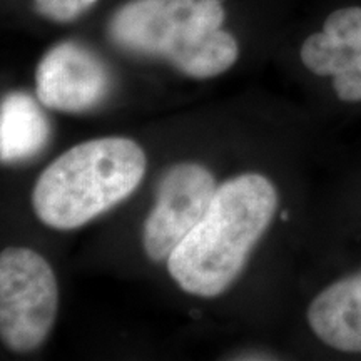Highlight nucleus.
<instances>
[{
	"instance_id": "obj_1",
	"label": "nucleus",
	"mask_w": 361,
	"mask_h": 361,
	"mask_svg": "<svg viewBox=\"0 0 361 361\" xmlns=\"http://www.w3.org/2000/svg\"><path fill=\"white\" fill-rule=\"evenodd\" d=\"M278 209V191L263 174L246 173L218 186L201 223L168 259L189 295L216 298L239 278Z\"/></svg>"
},
{
	"instance_id": "obj_6",
	"label": "nucleus",
	"mask_w": 361,
	"mask_h": 361,
	"mask_svg": "<svg viewBox=\"0 0 361 361\" xmlns=\"http://www.w3.org/2000/svg\"><path fill=\"white\" fill-rule=\"evenodd\" d=\"M112 75L106 62L84 44L54 45L35 69V94L45 107L67 114L96 109L109 97Z\"/></svg>"
},
{
	"instance_id": "obj_10",
	"label": "nucleus",
	"mask_w": 361,
	"mask_h": 361,
	"mask_svg": "<svg viewBox=\"0 0 361 361\" xmlns=\"http://www.w3.org/2000/svg\"><path fill=\"white\" fill-rule=\"evenodd\" d=\"M99 0H34L35 12L54 22H71L94 7Z\"/></svg>"
},
{
	"instance_id": "obj_2",
	"label": "nucleus",
	"mask_w": 361,
	"mask_h": 361,
	"mask_svg": "<svg viewBox=\"0 0 361 361\" xmlns=\"http://www.w3.org/2000/svg\"><path fill=\"white\" fill-rule=\"evenodd\" d=\"M224 17L223 0H128L111 16L107 35L121 51L202 80L224 74L239 57Z\"/></svg>"
},
{
	"instance_id": "obj_9",
	"label": "nucleus",
	"mask_w": 361,
	"mask_h": 361,
	"mask_svg": "<svg viewBox=\"0 0 361 361\" xmlns=\"http://www.w3.org/2000/svg\"><path fill=\"white\" fill-rule=\"evenodd\" d=\"M51 137V123L37 101L25 92H8L0 104V159L4 164L37 156Z\"/></svg>"
},
{
	"instance_id": "obj_4",
	"label": "nucleus",
	"mask_w": 361,
	"mask_h": 361,
	"mask_svg": "<svg viewBox=\"0 0 361 361\" xmlns=\"http://www.w3.org/2000/svg\"><path fill=\"white\" fill-rule=\"evenodd\" d=\"M59 311V284L49 261L29 247L0 255V338L13 353L47 340Z\"/></svg>"
},
{
	"instance_id": "obj_7",
	"label": "nucleus",
	"mask_w": 361,
	"mask_h": 361,
	"mask_svg": "<svg viewBox=\"0 0 361 361\" xmlns=\"http://www.w3.org/2000/svg\"><path fill=\"white\" fill-rule=\"evenodd\" d=\"M301 62L319 78H333L343 102H361V7L331 12L319 32L305 39Z\"/></svg>"
},
{
	"instance_id": "obj_8",
	"label": "nucleus",
	"mask_w": 361,
	"mask_h": 361,
	"mask_svg": "<svg viewBox=\"0 0 361 361\" xmlns=\"http://www.w3.org/2000/svg\"><path fill=\"white\" fill-rule=\"evenodd\" d=\"M311 331L329 348L361 353V269L328 284L306 311Z\"/></svg>"
},
{
	"instance_id": "obj_3",
	"label": "nucleus",
	"mask_w": 361,
	"mask_h": 361,
	"mask_svg": "<svg viewBox=\"0 0 361 361\" xmlns=\"http://www.w3.org/2000/svg\"><path fill=\"white\" fill-rule=\"evenodd\" d=\"M146 168V154L133 139L80 142L39 176L32 189L34 213L49 228L78 229L130 196Z\"/></svg>"
},
{
	"instance_id": "obj_5",
	"label": "nucleus",
	"mask_w": 361,
	"mask_h": 361,
	"mask_svg": "<svg viewBox=\"0 0 361 361\" xmlns=\"http://www.w3.org/2000/svg\"><path fill=\"white\" fill-rule=\"evenodd\" d=\"M218 184L197 162H178L161 176L156 202L142 224V250L154 263L171 258L209 209Z\"/></svg>"
}]
</instances>
